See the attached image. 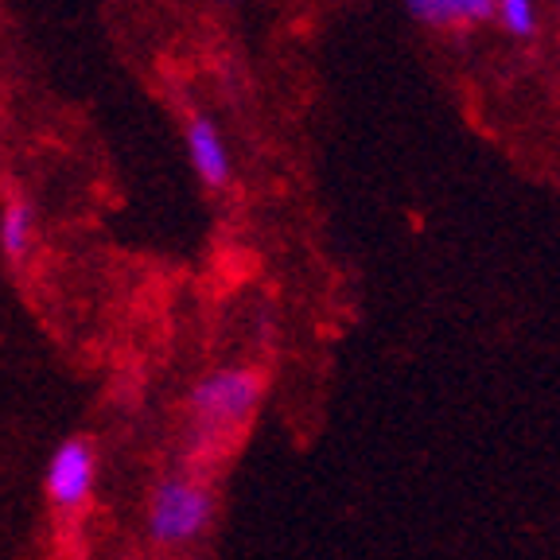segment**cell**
Masks as SVG:
<instances>
[{
  "instance_id": "8992f818",
  "label": "cell",
  "mask_w": 560,
  "mask_h": 560,
  "mask_svg": "<svg viewBox=\"0 0 560 560\" xmlns=\"http://www.w3.org/2000/svg\"><path fill=\"white\" fill-rule=\"evenodd\" d=\"M35 242V210L27 199H9L0 210V254L9 261H24Z\"/></svg>"
},
{
  "instance_id": "7a4b0ae2",
  "label": "cell",
  "mask_w": 560,
  "mask_h": 560,
  "mask_svg": "<svg viewBox=\"0 0 560 560\" xmlns=\"http://www.w3.org/2000/svg\"><path fill=\"white\" fill-rule=\"evenodd\" d=\"M214 517V490L191 471L160 475L144 494V537L156 549H187Z\"/></svg>"
},
{
  "instance_id": "5b68a950",
  "label": "cell",
  "mask_w": 560,
  "mask_h": 560,
  "mask_svg": "<svg viewBox=\"0 0 560 560\" xmlns=\"http://www.w3.org/2000/svg\"><path fill=\"white\" fill-rule=\"evenodd\" d=\"M405 4L429 27H467L494 16V0H405Z\"/></svg>"
},
{
  "instance_id": "3957f363",
  "label": "cell",
  "mask_w": 560,
  "mask_h": 560,
  "mask_svg": "<svg viewBox=\"0 0 560 560\" xmlns=\"http://www.w3.org/2000/svg\"><path fill=\"white\" fill-rule=\"evenodd\" d=\"M97 490V447L90 436H67L47 459L44 471V494L51 502L55 514H82L94 502Z\"/></svg>"
},
{
  "instance_id": "6da1fadb",
  "label": "cell",
  "mask_w": 560,
  "mask_h": 560,
  "mask_svg": "<svg viewBox=\"0 0 560 560\" xmlns=\"http://www.w3.org/2000/svg\"><path fill=\"white\" fill-rule=\"evenodd\" d=\"M265 401V374L254 366H222L187 389V455L210 459L249 432Z\"/></svg>"
},
{
  "instance_id": "52a82bcc",
  "label": "cell",
  "mask_w": 560,
  "mask_h": 560,
  "mask_svg": "<svg viewBox=\"0 0 560 560\" xmlns=\"http://www.w3.org/2000/svg\"><path fill=\"white\" fill-rule=\"evenodd\" d=\"M494 16L502 32L510 35H534L537 32V4L534 0H494Z\"/></svg>"
},
{
  "instance_id": "277c9868",
  "label": "cell",
  "mask_w": 560,
  "mask_h": 560,
  "mask_svg": "<svg viewBox=\"0 0 560 560\" xmlns=\"http://www.w3.org/2000/svg\"><path fill=\"white\" fill-rule=\"evenodd\" d=\"M184 144H187V156H191L195 175H199L207 187L222 191V187L230 184L234 167H230V149H226V140H222L219 125L210 121L207 114H191L184 125Z\"/></svg>"
}]
</instances>
